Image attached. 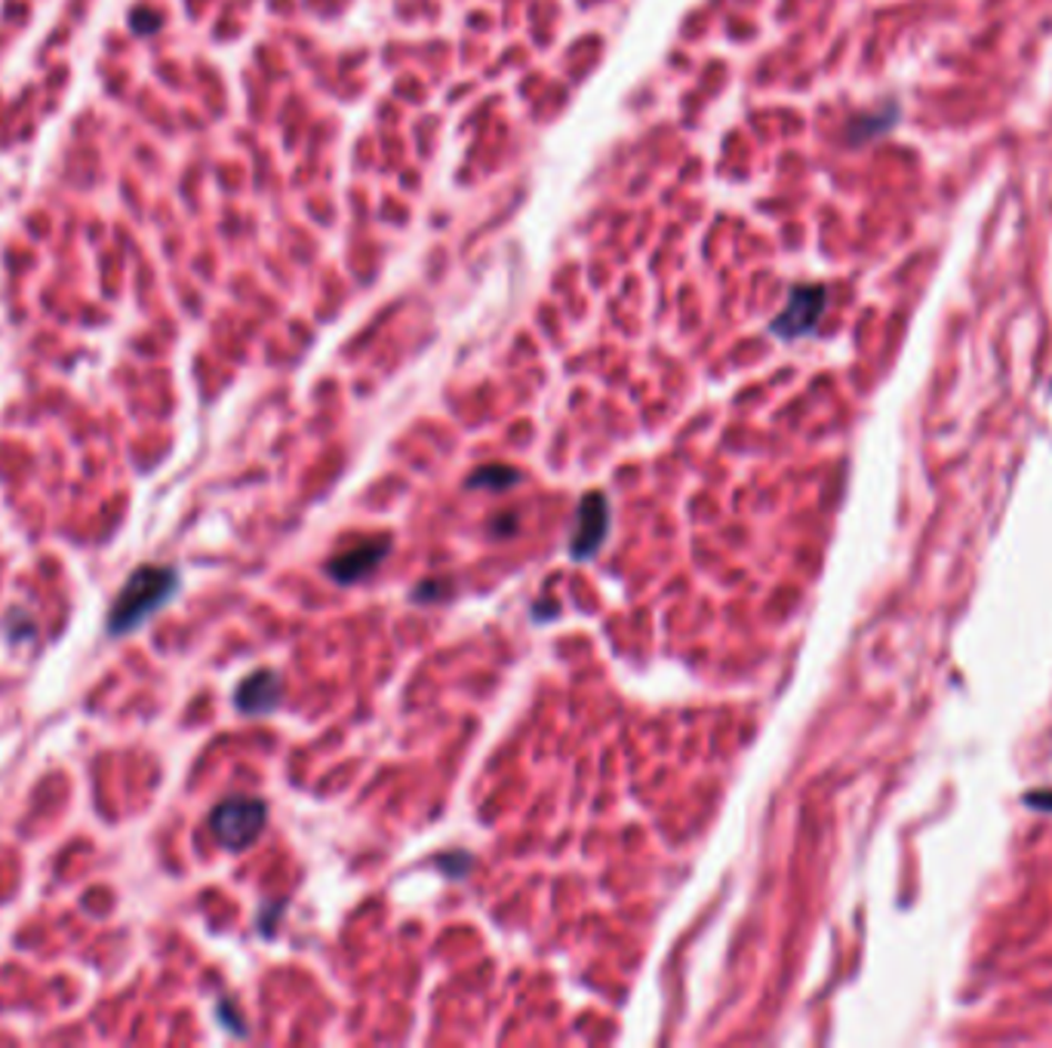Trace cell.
I'll return each mask as SVG.
<instances>
[{
    "mask_svg": "<svg viewBox=\"0 0 1052 1048\" xmlns=\"http://www.w3.org/2000/svg\"><path fill=\"white\" fill-rule=\"evenodd\" d=\"M179 591V572L173 566H139L130 572L120 594L108 612V634H133L139 624H146L151 615H158Z\"/></svg>",
    "mask_w": 1052,
    "mask_h": 1048,
    "instance_id": "obj_1",
    "label": "cell"
},
{
    "mask_svg": "<svg viewBox=\"0 0 1052 1048\" xmlns=\"http://www.w3.org/2000/svg\"><path fill=\"white\" fill-rule=\"evenodd\" d=\"M268 822V806L253 796H231L219 803L210 815V830L219 839V846L228 852H243L253 846L262 827Z\"/></svg>",
    "mask_w": 1052,
    "mask_h": 1048,
    "instance_id": "obj_2",
    "label": "cell"
},
{
    "mask_svg": "<svg viewBox=\"0 0 1052 1048\" xmlns=\"http://www.w3.org/2000/svg\"><path fill=\"white\" fill-rule=\"evenodd\" d=\"M825 286H819V283H800V286L788 292L785 308H782V314L770 323V332L779 335L782 342L803 339V335H810V332L815 330V323L825 314Z\"/></svg>",
    "mask_w": 1052,
    "mask_h": 1048,
    "instance_id": "obj_3",
    "label": "cell"
},
{
    "mask_svg": "<svg viewBox=\"0 0 1052 1048\" xmlns=\"http://www.w3.org/2000/svg\"><path fill=\"white\" fill-rule=\"evenodd\" d=\"M610 530V502L603 492H588L579 505V520H575V535L570 544V554L575 560H588L598 551Z\"/></svg>",
    "mask_w": 1052,
    "mask_h": 1048,
    "instance_id": "obj_4",
    "label": "cell"
},
{
    "mask_svg": "<svg viewBox=\"0 0 1052 1048\" xmlns=\"http://www.w3.org/2000/svg\"><path fill=\"white\" fill-rule=\"evenodd\" d=\"M388 551H391V538H367V542L354 544L345 554H339V557L330 563V575H333L339 584H351L358 582V578H367V575L385 560Z\"/></svg>",
    "mask_w": 1052,
    "mask_h": 1048,
    "instance_id": "obj_5",
    "label": "cell"
},
{
    "mask_svg": "<svg viewBox=\"0 0 1052 1048\" xmlns=\"http://www.w3.org/2000/svg\"><path fill=\"white\" fill-rule=\"evenodd\" d=\"M280 702V679L274 671H256L243 679L234 692V704L240 714L247 717H262L271 714Z\"/></svg>",
    "mask_w": 1052,
    "mask_h": 1048,
    "instance_id": "obj_6",
    "label": "cell"
},
{
    "mask_svg": "<svg viewBox=\"0 0 1052 1048\" xmlns=\"http://www.w3.org/2000/svg\"><path fill=\"white\" fill-rule=\"evenodd\" d=\"M520 480L518 471H511V467H483L478 474H471L468 480V486H487V490H508V486H514Z\"/></svg>",
    "mask_w": 1052,
    "mask_h": 1048,
    "instance_id": "obj_7",
    "label": "cell"
}]
</instances>
